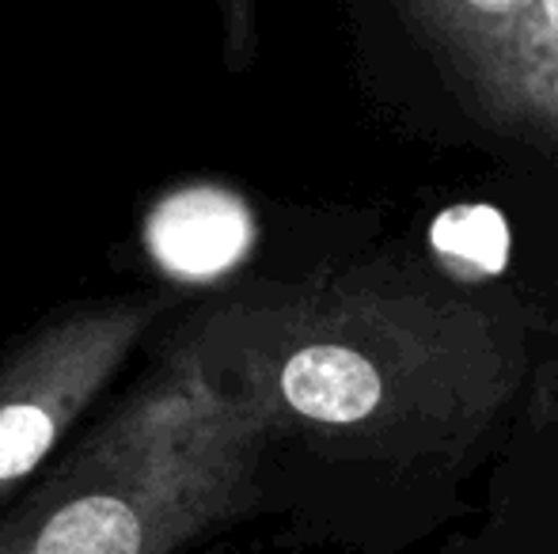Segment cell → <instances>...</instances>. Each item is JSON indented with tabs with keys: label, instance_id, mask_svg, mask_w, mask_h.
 <instances>
[{
	"label": "cell",
	"instance_id": "obj_5",
	"mask_svg": "<svg viewBox=\"0 0 558 554\" xmlns=\"http://www.w3.org/2000/svg\"><path fill=\"white\" fill-rule=\"evenodd\" d=\"M437 554H558V502L498 497L475 532L452 535Z\"/></svg>",
	"mask_w": 558,
	"mask_h": 554
},
{
	"label": "cell",
	"instance_id": "obj_1",
	"mask_svg": "<svg viewBox=\"0 0 558 554\" xmlns=\"http://www.w3.org/2000/svg\"><path fill=\"white\" fill-rule=\"evenodd\" d=\"M183 334L263 418L274 513L335 554L445 528L524 380L490 308L396 267L243 293Z\"/></svg>",
	"mask_w": 558,
	"mask_h": 554
},
{
	"label": "cell",
	"instance_id": "obj_3",
	"mask_svg": "<svg viewBox=\"0 0 558 554\" xmlns=\"http://www.w3.org/2000/svg\"><path fill=\"white\" fill-rule=\"evenodd\" d=\"M163 311L160 293L111 296L65 311L0 357V509L53 464Z\"/></svg>",
	"mask_w": 558,
	"mask_h": 554
},
{
	"label": "cell",
	"instance_id": "obj_4",
	"mask_svg": "<svg viewBox=\"0 0 558 554\" xmlns=\"http://www.w3.org/2000/svg\"><path fill=\"white\" fill-rule=\"evenodd\" d=\"M498 130L558 152V0H403Z\"/></svg>",
	"mask_w": 558,
	"mask_h": 554
},
{
	"label": "cell",
	"instance_id": "obj_2",
	"mask_svg": "<svg viewBox=\"0 0 558 554\" xmlns=\"http://www.w3.org/2000/svg\"><path fill=\"white\" fill-rule=\"evenodd\" d=\"M270 433L183 331L0 509V554H225L274 513Z\"/></svg>",
	"mask_w": 558,
	"mask_h": 554
},
{
	"label": "cell",
	"instance_id": "obj_6",
	"mask_svg": "<svg viewBox=\"0 0 558 554\" xmlns=\"http://www.w3.org/2000/svg\"><path fill=\"white\" fill-rule=\"evenodd\" d=\"M225 23V58L232 69H243L255 58V0H217Z\"/></svg>",
	"mask_w": 558,
	"mask_h": 554
},
{
	"label": "cell",
	"instance_id": "obj_7",
	"mask_svg": "<svg viewBox=\"0 0 558 554\" xmlns=\"http://www.w3.org/2000/svg\"><path fill=\"white\" fill-rule=\"evenodd\" d=\"M529 418L544 433H558V346L544 361V369L536 372V387H532Z\"/></svg>",
	"mask_w": 558,
	"mask_h": 554
}]
</instances>
